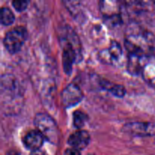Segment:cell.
<instances>
[{
    "mask_svg": "<svg viewBox=\"0 0 155 155\" xmlns=\"http://www.w3.org/2000/svg\"><path fill=\"white\" fill-rule=\"evenodd\" d=\"M87 120L88 116L81 110H75L73 114V125L78 130L84 127Z\"/></svg>",
    "mask_w": 155,
    "mask_h": 155,
    "instance_id": "obj_15",
    "label": "cell"
},
{
    "mask_svg": "<svg viewBox=\"0 0 155 155\" xmlns=\"http://www.w3.org/2000/svg\"><path fill=\"white\" fill-rule=\"evenodd\" d=\"M123 131L127 134L139 137L155 136V123L130 122L123 127Z\"/></svg>",
    "mask_w": 155,
    "mask_h": 155,
    "instance_id": "obj_7",
    "label": "cell"
},
{
    "mask_svg": "<svg viewBox=\"0 0 155 155\" xmlns=\"http://www.w3.org/2000/svg\"><path fill=\"white\" fill-rule=\"evenodd\" d=\"M15 17L12 11L9 8L3 6L0 10V21L2 24L5 26L11 25L14 23Z\"/></svg>",
    "mask_w": 155,
    "mask_h": 155,
    "instance_id": "obj_14",
    "label": "cell"
},
{
    "mask_svg": "<svg viewBox=\"0 0 155 155\" xmlns=\"http://www.w3.org/2000/svg\"><path fill=\"white\" fill-rule=\"evenodd\" d=\"M63 32L60 40L62 47V65L65 74L69 75L74 64L81 58L82 48L79 36L74 30L66 27Z\"/></svg>",
    "mask_w": 155,
    "mask_h": 155,
    "instance_id": "obj_2",
    "label": "cell"
},
{
    "mask_svg": "<svg viewBox=\"0 0 155 155\" xmlns=\"http://www.w3.org/2000/svg\"><path fill=\"white\" fill-rule=\"evenodd\" d=\"M36 130L43 136L50 143L56 144L59 140L58 128L54 120L45 113H37L33 119Z\"/></svg>",
    "mask_w": 155,
    "mask_h": 155,
    "instance_id": "obj_3",
    "label": "cell"
},
{
    "mask_svg": "<svg viewBox=\"0 0 155 155\" xmlns=\"http://www.w3.org/2000/svg\"><path fill=\"white\" fill-rule=\"evenodd\" d=\"M90 142V136L86 130H78L69 136L68 144L73 148L83 150L88 146Z\"/></svg>",
    "mask_w": 155,
    "mask_h": 155,
    "instance_id": "obj_10",
    "label": "cell"
},
{
    "mask_svg": "<svg viewBox=\"0 0 155 155\" xmlns=\"http://www.w3.org/2000/svg\"><path fill=\"white\" fill-rule=\"evenodd\" d=\"M83 92L80 86L74 83H70L62 90L61 101L65 108H69L78 104L83 99Z\"/></svg>",
    "mask_w": 155,
    "mask_h": 155,
    "instance_id": "obj_8",
    "label": "cell"
},
{
    "mask_svg": "<svg viewBox=\"0 0 155 155\" xmlns=\"http://www.w3.org/2000/svg\"><path fill=\"white\" fill-rule=\"evenodd\" d=\"M123 49L118 42L111 40L107 48L100 50L98 53V58L102 63L108 65H116L121 61Z\"/></svg>",
    "mask_w": 155,
    "mask_h": 155,
    "instance_id": "obj_6",
    "label": "cell"
},
{
    "mask_svg": "<svg viewBox=\"0 0 155 155\" xmlns=\"http://www.w3.org/2000/svg\"><path fill=\"white\" fill-rule=\"evenodd\" d=\"M64 155H81V153H80V151L79 150L71 148L65 150Z\"/></svg>",
    "mask_w": 155,
    "mask_h": 155,
    "instance_id": "obj_17",
    "label": "cell"
},
{
    "mask_svg": "<svg viewBox=\"0 0 155 155\" xmlns=\"http://www.w3.org/2000/svg\"><path fill=\"white\" fill-rule=\"evenodd\" d=\"M147 57L138 54H128L127 61V70L131 75L137 76L141 74L144 63Z\"/></svg>",
    "mask_w": 155,
    "mask_h": 155,
    "instance_id": "obj_12",
    "label": "cell"
},
{
    "mask_svg": "<svg viewBox=\"0 0 155 155\" xmlns=\"http://www.w3.org/2000/svg\"><path fill=\"white\" fill-rule=\"evenodd\" d=\"M91 155H92V154H91Z\"/></svg>",
    "mask_w": 155,
    "mask_h": 155,
    "instance_id": "obj_19",
    "label": "cell"
},
{
    "mask_svg": "<svg viewBox=\"0 0 155 155\" xmlns=\"http://www.w3.org/2000/svg\"><path fill=\"white\" fill-rule=\"evenodd\" d=\"M98 84L103 89L107 90V92H110L112 95L117 98H123L126 94V89L123 85L111 83L105 79L99 80Z\"/></svg>",
    "mask_w": 155,
    "mask_h": 155,
    "instance_id": "obj_13",
    "label": "cell"
},
{
    "mask_svg": "<svg viewBox=\"0 0 155 155\" xmlns=\"http://www.w3.org/2000/svg\"><path fill=\"white\" fill-rule=\"evenodd\" d=\"M27 36L28 33L25 27L16 26L5 33L3 39V44L9 53L15 54L22 48Z\"/></svg>",
    "mask_w": 155,
    "mask_h": 155,
    "instance_id": "obj_4",
    "label": "cell"
},
{
    "mask_svg": "<svg viewBox=\"0 0 155 155\" xmlns=\"http://www.w3.org/2000/svg\"><path fill=\"white\" fill-rule=\"evenodd\" d=\"M124 46L128 54L148 57L155 48V36L151 31L138 25H132L124 38Z\"/></svg>",
    "mask_w": 155,
    "mask_h": 155,
    "instance_id": "obj_1",
    "label": "cell"
},
{
    "mask_svg": "<svg viewBox=\"0 0 155 155\" xmlns=\"http://www.w3.org/2000/svg\"><path fill=\"white\" fill-rule=\"evenodd\" d=\"M45 140V138L39 131L33 130L26 133L23 138V144L27 149L36 152L43 145Z\"/></svg>",
    "mask_w": 155,
    "mask_h": 155,
    "instance_id": "obj_9",
    "label": "cell"
},
{
    "mask_svg": "<svg viewBox=\"0 0 155 155\" xmlns=\"http://www.w3.org/2000/svg\"><path fill=\"white\" fill-rule=\"evenodd\" d=\"M34 155H44L43 154H42V153H41V152H36V154H35Z\"/></svg>",
    "mask_w": 155,
    "mask_h": 155,
    "instance_id": "obj_18",
    "label": "cell"
},
{
    "mask_svg": "<svg viewBox=\"0 0 155 155\" xmlns=\"http://www.w3.org/2000/svg\"><path fill=\"white\" fill-rule=\"evenodd\" d=\"M98 7L104 21L114 27L122 22V5L118 1H100Z\"/></svg>",
    "mask_w": 155,
    "mask_h": 155,
    "instance_id": "obj_5",
    "label": "cell"
},
{
    "mask_svg": "<svg viewBox=\"0 0 155 155\" xmlns=\"http://www.w3.org/2000/svg\"><path fill=\"white\" fill-rule=\"evenodd\" d=\"M29 3H30L29 1L24 0V1H13L12 2V4L13 5V7L15 8V10L19 12H21L27 8Z\"/></svg>",
    "mask_w": 155,
    "mask_h": 155,
    "instance_id": "obj_16",
    "label": "cell"
},
{
    "mask_svg": "<svg viewBox=\"0 0 155 155\" xmlns=\"http://www.w3.org/2000/svg\"><path fill=\"white\" fill-rule=\"evenodd\" d=\"M141 75L147 84L155 87V55L154 54L146 58Z\"/></svg>",
    "mask_w": 155,
    "mask_h": 155,
    "instance_id": "obj_11",
    "label": "cell"
}]
</instances>
